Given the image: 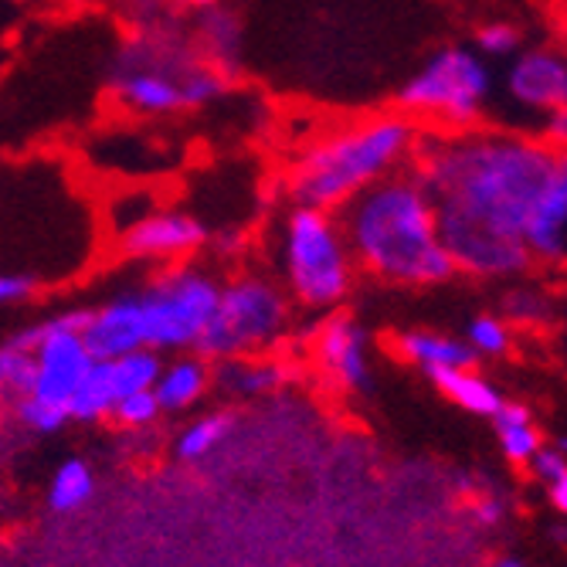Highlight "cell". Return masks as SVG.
Returning <instances> with one entry per match:
<instances>
[{"mask_svg":"<svg viewBox=\"0 0 567 567\" xmlns=\"http://www.w3.org/2000/svg\"><path fill=\"white\" fill-rule=\"evenodd\" d=\"M120 401V388L113 378L110 360H92L85 378L79 381L69 401V422H99L113 415V404Z\"/></svg>","mask_w":567,"mask_h":567,"instance_id":"obj_18","label":"cell"},{"mask_svg":"<svg viewBox=\"0 0 567 567\" xmlns=\"http://www.w3.org/2000/svg\"><path fill=\"white\" fill-rule=\"evenodd\" d=\"M503 95L513 110L527 120V133L554 113L567 110V59L564 48L540 41L524 44L517 55L506 62L503 72Z\"/></svg>","mask_w":567,"mask_h":567,"instance_id":"obj_9","label":"cell"},{"mask_svg":"<svg viewBox=\"0 0 567 567\" xmlns=\"http://www.w3.org/2000/svg\"><path fill=\"white\" fill-rule=\"evenodd\" d=\"M493 567H527V564H524L520 557H499V560H496Z\"/></svg>","mask_w":567,"mask_h":567,"instance_id":"obj_37","label":"cell"},{"mask_svg":"<svg viewBox=\"0 0 567 567\" xmlns=\"http://www.w3.org/2000/svg\"><path fill=\"white\" fill-rule=\"evenodd\" d=\"M473 513H476V520H480L483 527H496V524L503 520V499H496V496H483V499H476Z\"/></svg>","mask_w":567,"mask_h":567,"instance_id":"obj_34","label":"cell"},{"mask_svg":"<svg viewBox=\"0 0 567 567\" xmlns=\"http://www.w3.org/2000/svg\"><path fill=\"white\" fill-rule=\"evenodd\" d=\"M496 95L493 69L473 44H445L398 89V113L429 133H458L486 123Z\"/></svg>","mask_w":567,"mask_h":567,"instance_id":"obj_6","label":"cell"},{"mask_svg":"<svg viewBox=\"0 0 567 567\" xmlns=\"http://www.w3.org/2000/svg\"><path fill=\"white\" fill-rule=\"evenodd\" d=\"M496 422V435H499V449L509 462H517V466H527L534 458V452L544 445L540 439V429L534 425L530 411L524 404H509L503 401V408L493 415Z\"/></svg>","mask_w":567,"mask_h":567,"instance_id":"obj_19","label":"cell"},{"mask_svg":"<svg viewBox=\"0 0 567 567\" xmlns=\"http://www.w3.org/2000/svg\"><path fill=\"white\" fill-rule=\"evenodd\" d=\"M0 398H4V378H0Z\"/></svg>","mask_w":567,"mask_h":567,"instance_id":"obj_38","label":"cell"},{"mask_svg":"<svg viewBox=\"0 0 567 567\" xmlns=\"http://www.w3.org/2000/svg\"><path fill=\"white\" fill-rule=\"evenodd\" d=\"M422 126L404 113H371L309 140L286 167L282 187L289 204L340 212L371 184L411 167Z\"/></svg>","mask_w":567,"mask_h":567,"instance_id":"obj_3","label":"cell"},{"mask_svg":"<svg viewBox=\"0 0 567 567\" xmlns=\"http://www.w3.org/2000/svg\"><path fill=\"white\" fill-rule=\"evenodd\" d=\"M282 364L272 360H251V357H231L221 360V384L235 394H266L282 384Z\"/></svg>","mask_w":567,"mask_h":567,"instance_id":"obj_20","label":"cell"},{"mask_svg":"<svg viewBox=\"0 0 567 567\" xmlns=\"http://www.w3.org/2000/svg\"><path fill=\"white\" fill-rule=\"evenodd\" d=\"M276 266L286 296L309 313H333L360 272L337 212L306 204H286L276 218Z\"/></svg>","mask_w":567,"mask_h":567,"instance_id":"obj_5","label":"cell"},{"mask_svg":"<svg viewBox=\"0 0 567 567\" xmlns=\"http://www.w3.org/2000/svg\"><path fill=\"white\" fill-rule=\"evenodd\" d=\"M398 353L411 364H419L425 374L445 371V368H473L476 353L470 350L466 340H455L445 333H429V330H408L398 337Z\"/></svg>","mask_w":567,"mask_h":567,"instance_id":"obj_16","label":"cell"},{"mask_svg":"<svg viewBox=\"0 0 567 567\" xmlns=\"http://www.w3.org/2000/svg\"><path fill=\"white\" fill-rule=\"evenodd\" d=\"M292 320V299L266 272H238L221 282L218 306L194 343L204 360L251 357L276 347Z\"/></svg>","mask_w":567,"mask_h":567,"instance_id":"obj_7","label":"cell"},{"mask_svg":"<svg viewBox=\"0 0 567 567\" xmlns=\"http://www.w3.org/2000/svg\"><path fill=\"white\" fill-rule=\"evenodd\" d=\"M547 499L554 503V509H557V513H567V476H564V480L547 483Z\"/></svg>","mask_w":567,"mask_h":567,"instance_id":"obj_35","label":"cell"},{"mask_svg":"<svg viewBox=\"0 0 567 567\" xmlns=\"http://www.w3.org/2000/svg\"><path fill=\"white\" fill-rule=\"evenodd\" d=\"M164 415L161 411V401H157V394H153V388L150 391H133V394H123L116 404H113V415L110 419H116L120 425H126V429H146V425H153Z\"/></svg>","mask_w":567,"mask_h":567,"instance_id":"obj_28","label":"cell"},{"mask_svg":"<svg viewBox=\"0 0 567 567\" xmlns=\"http://www.w3.org/2000/svg\"><path fill=\"white\" fill-rule=\"evenodd\" d=\"M14 415H18V422H21L24 429L41 432V435L59 432V429L69 422V415H62V411L48 408V404H38V401H31V398H14Z\"/></svg>","mask_w":567,"mask_h":567,"instance_id":"obj_29","label":"cell"},{"mask_svg":"<svg viewBox=\"0 0 567 567\" xmlns=\"http://www.w3.org/2000/svg\"><path fill=\"white\" fill-rule=\"evenodd\" d=\"M82 343L92 353V360H116L123 353H133L143 343V306L140 292H116L102 306L89 309Z\"/></svg>","mask_w":567,"mask_h":567,"instance_id":"obj_12","label":"cell"},{"mask_svg":"<svg viewBox=\"0 0 567 567\" xmlns=\"http://www.w3.org/2000/svg\"><path fill=\"white\" fill-rule=\"evenodd\" d=\"M184 8H190V11H204V8H215V4H221V0H181Z\"/></svg>","mask_w":567,"mask_h":567,"instance_id":"obj_36","label":"cell"},{"mask_svg":"<svg viewBox=\"0 0 567 567\" xmlns=\"http://www.w3.org/2000/svg\"><path fill=\"white\" fill-rule=\"evenodd\" d=\"M550 309V299L537 289H513L506 296V317L517 323H540Z\"/></svg>","mask_w":567,"mask_h":567,"instance_id":"obj_30","label":"cell"},{"mask_svg":"<svg viewBox=\"0 0 567 567\" xmlns=\"http://www.w3.org/2000/svg\"><path fill=\"white\" fill-rule=\"evenodd\" d=\"M212 384V368L200 353L174 357L171 364H161V374L153 381V394L161 401V411H187L197 404Z\"/></svg>","mask_w":567,"mask_h":567,"instance_id":"obj_15","label":"cell"},{"mask_svg":"<svg viewBox=\"0 0 567 567\" xmlns=\"http://www.w3.org/2000/svg\"><path fill=\"white\" fill-rule=\"evenodd\" d=\"M320 368L347 391H368L374 381L371 371V343L368 333L353 317L333 313L317 337Z\"/></svg>","mask_w":567,"mask_h":567,"instance_id":"obj_11","label":"cell"},{"mask_svg":"<svg viewBox=\"0 0 567 567\" xmlns=\"http://www.w3.org/2000/svg\"><path fill=\"white\" fill-rule=\"evenodd\" d=\"M228 432H231V419L221 415V411H212V415H200L197 422H190V425L181 432V439H177V455L187 458V462H197V458H204L208 452H215V449L225 442Z\"/></svg>","mask_w":567,"mask_h":567,"instance_id":"obj_23","label":"cell"},{"mask_svg":"<svg viewBox=\"0 0 567 567\" xmlns=\"http://www.w3.org/2000/svg\"><path fill=\"white\" fill-rule=\"evenodd\" d=\"M190 38H194V44L200 51V59L208 62L212 69H218L221 75L231 79L241 69V59H245V24H241V18L231 8L215 4V8L197 11Z\"/></svg>","mask_w":567,"mask_h":567,"instance_id":"obj_14","label":"cell"},{"mask_svg":"<svg viewBox=\"0 0 567 567\" xmlns=\"http://www.w3.org/2000/svg\"><path fill=\"white\" fill-rule=\"evenodd\" d=\"M113 364V378H116V388H120V398L123 394H133V391H150L153 381H157L161 374V353L150 350V347H140L133 353H123L116 360H110Z\"/></svg>","mask_w":567,"mask_h":567,"instance_id":"obj_22","label":"cell"},{"mask_svg":"<svg viewBox=\"0 0 567 567\" xmlns=\"http://www.w3.org/2000/svg\"><path fill=\"white\" fill-rule=\"evenodd\" d=\"M92 486H95L92 470L85 466L82 458H69V462H62V466H59L55 480H51L48 503H51V509H59V513H72L82 503H89Z\"/></svg>","mask_w":567,"mask_h":567,"instance_id":"obj_21","label":"cell"},{"mask_svg":"<svg viewBox=\"0 0 567 567\" xmlns=\"http://www.w3.org/2000/svg\"><path fill=\"white\" fill-rule=\"evenodd\" d=\"M110 4L120 8L136 24H153V21H171L181 8V0H110Z\"/></svg>","mask_w":567,"mask_h":567,"instance_id":"obj_31","label":"cell"},{"mask_svg":"<svg viewBox=\"0 0 567 567\" xmlns=\"http://www.w3.org/2000/svg\"><path fill=\"white\" fill-rule=\"evenodd\" d=\"M527 44V34L520 24H513V21H483L476 28V38H473V48L480 51V55L486 62H509L517 51Z\"/></svg>","mask_w":567,"mask_h":567,"instance_id":"obj_24","label":"cell"},{"mask_svg":"<svg viewBox=\"0 0 567 567\" xmlns=\"http://www.w3.org/2000/svg\"><path fill=\"white\" fill-rule=\"evenodd\" d=\"M527 466L534 470V476L547 486L554 480H564L567 476V458H564V439H557L554 445H540L534 452V458L527 462Z\"/></svg>","mask_w":567,"mask_h":567,"instance_id":"obj_32","label":"cell"},{"mask_svg":"<svg viewBox=\"0 0 567 567\" xmlns=\"http://www.w3.org/2000/svg\"><path fill=\"white\" fill-rule=\"evenodd\" d=\"M136 292L143 306V343L157 353H181L194 350L208 327L221 296V279L187 259L164 266Z\"/></svg>","mask_w":567,"mask_h":567,"instance_id":"obj_8","label":"cell"},{"mask_svg":"<svg viewBox=\"0 0 567 567\" xmlns=\"http://www.w3.org/2000/svg\"><path fill=\"white\" fill-rule=\"evenodd\" d=\"M228 75L200 59L190 28L171 21L136 24L110 72L113 102L136 120H167L218 102Z\"/></svg>","mask_w":567,"mask_h":567,"instance_id":"obj_4","label":"cell"},{"mask_svg":"<svg viewBox=\"0 0 567 567\" xmlns=\"http://www.w3.org/2000/svg\"><path fill=\"white\" fill-rule=\"evenodd\" d=\"M429 378L435 381V388L452 404H458L462 411H470V415L493 419L496 411L503 408V394L483 374H476L473 368H445V371H432Z\"/></svg>","mask_w":567,"mask_h":567,"instance_id":"obj_17","label":"cell"},{"mask_svg":"<svg viewBox=\"0 0 567 567\" xmlns=\"http://www.w3.org/2000/svg\"><path fill=\"white\" fill-rule=\"evenodd\" d=\"M157 208H164V200L150 187H126V190H116L110 200V221H113L116 235H123L133 225H140L143 218H150Z\"/></svg>","mask_w":567,"mask_h":567,"instance_id":"obj_25","label":"cell"},{"mask_svg":"<svg viewBox=\"0 0 567 567\" xmlns=\"http://www.w3.org/2000/svg\"><path fill=\"white\" fill-rule=\"evenodd\" d=\"M466 343L476 357H503L513 343L509 323L503 317H476L466 330Z\"/></svg>","mask_w":567,"mask_h":567,"instance_id":"obj_27","label":"cell"},{"mask_svg":"<svg viewBox=\"0 0 567 567\" xmlns=\"http://www.w3.org/2000/svg\"><path fill=\"white\" fill-rule=\"evenodd\" d=\"M208 245V225H204L187 208H157L150 218L133 225L120 235V251L133 262H153V266H174L187 262Z\"/></svg>","mask_w":567,"mask_h":567,"instance_id":"obj_10","label":"cell"},{"mask_svg":"<svg viewBox=\"0 0 567 567\" xmlns=\"http://www.w3.org/2000/svg\"><path fill=\"white\" fill-rule=\"evenodd\" d=\"M411 171L435 200L452 269L517 279L534 266L524 248L527 218L550 177L567 171V157L527 130L480 123L458 133L422 130Z\"/></svg>","mask_w":567,"mask_h":567,"instance_id":"obj_1","label":"cell"},{"mask_svg":"<svg viewBox=\"0 0 567 567\" xmlns=\"http://www.w3.org/2000/svg\"><path fill=\"white\" fill-rule=\"evenodd\" d=\"M524 248L534 266H564L567 255V171L540 190L524 228Z\"/></svg>","mask_w":567,"mask_h":567,"instance_id":"obj_13","label":"cell"},{"mask_svg":"<svg viewBox=\"0 0 567 567\" xmlns=\"http://www.w3.org/2000/svg\"><path fill=\"white\" fill-rule=\"evenodd\" d=\"M34 292V279L21 276V272H0V306H18L24 299H31Z\"/></svg>","mask_w":567,"mask_h":567,"instance_id":"obj_33","label":"cell"},{"mask_svg":"<svg viewBox=\"0 0 567 567\" xmlns=\"http://www.w3.org/2000/svg\"><path fill=\"white\" fill-rule=\"evenodd\" d=\"M0 378H4V394L11 398H24L31 391L34 381V357L28 347L8 340L0 347Z\"/></svg>","mask_w":567,"mask_h":567,"instance_id":"obj_26","label":"cell"},{"mask_svg":"<svg viewBox=\"0 0 567 567\" xmlns=\"http://www.w3.org/2000/svg\"><path fill=\"white\" fill-rule=\"evenodd\" d=\"M337 218L360 272L391 286H442L455 276L435 200L411 167L350 197Z\"/></svg>","mask_w":567,"mask_h":567,"instance_id":"obj_2","label":"cell"}]
</instances>
